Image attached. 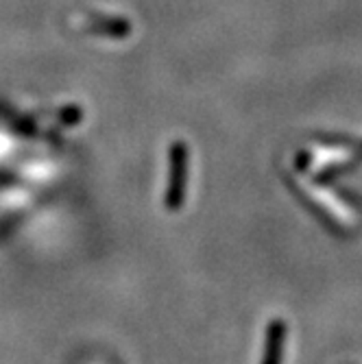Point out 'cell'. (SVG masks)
<instances>
[{
  "mask_svg": "<svg viewBox=\"0 0 362 364\" xmlns=\"http://www.w3.org/2000/svg\"><path fill=\"white\" fill-rule=\"evenodd\" d=\"M282 338H284V327H282V323H275L271 327V334H269V358H267V364H280Z\"/></svg>",
  "mask_w": 362,
  "mask_h": 364,
  "instance_id": "1",
  "label": "cell"
}]
</instances>
